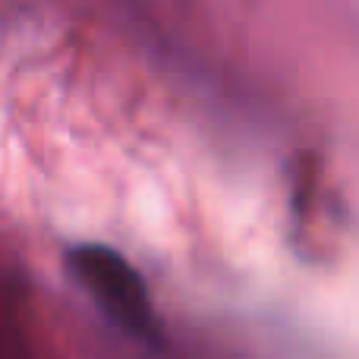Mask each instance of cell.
<instances>
[{
  "instance_id": "6da1fadb",
  "label": "cell",
  "mask_w": 359,
  "mask_h": 359,
  "mask_svg": "<svg viewBox=\"0 0 359 359\" xmlns=\"http://www.w3.org/2000/svg\"><path fill=\"white\" fill-rule=\"evenodd\" d=\"M69 271L82 293L95 303V309L123 334L136 341L158 337V318L149 287L142 274L130 265V259H123L117 249L101 243H82L69 252Z\"/></svg>"
}]
</instances>
